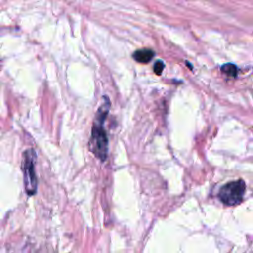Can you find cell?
<instances>
[{"mask_svg":"<svg viewBox=\"0 0 253 253\" xmlns=\"http://www.w3.org/2000/svg\"><path fill=\"white\" fill-rule=\"evenodd\" d=\"M110 108V102L106 97V103H104L98 110L96 118L94 120V125L92 128L91 145L93 152L101 160H105L108 152V138L104 129V122L107 117Z\"/></svg>","mask_w":253,"mask_h":253,"instance_id":"1","label":"cell"},{"mask_svg":"<svg viewBox=\"0 0 253 253\" xmlns=\"http://www.w3.org/2000/svg\"><path fill=\"white\" fill-rule=\"evenodd\" d=\"M245 183L242 180L231 181L223 185L219 192V200L226 206H235L241 203L245 193Z\"/></svg>","mask_w":253,"mask_h":253,"instance_id":"2","label":"cell"},{"mask_svg":"<svg viewBox=\"0 0 253 253\" xmlns=\"http://www.w3.org/2000/svg\"><path fill=\"white\" fill-rule=\"evenodd\" d=\"M36 152L34 149H28L23 155V172H24V184L28 195L32 196L37 192V177L35 172Z\"/></svg>","mask_w":253,"mask_h":253,"instance_id":"3","label":"cell"},{"mask_svg":"<svg viewBox=\"0 0 253 253\" xmlns=\"http://www.w3.org/2000/svg\"><path fill=\"white\" fill-rule=\"evenodd\" d=\"M154 56V51L149 48H143L138 49L133 52L132 57L140 63H148Z\"/></svg>","mask_w":253,"mask_h":253,"instance_id":"4","label":"cell"},{"mask_svg":"<svg viewBox=\"0 0 253 253\" xmlns=\"http://www.w3.org/2000/svg\"><path fill=\"white\" fill-rule=\"evenodd\" d=\"M221 71L225 74H227L228 76H232V77H235L236 74H237V67L232 64V63H227V64H224L221 66Z\"/></svg>","mask_w":253,"mask_h":253,"instance_id":"5","label":"cell"},{"mask_svg":"<svg viewBox=\"0 0 253 253\" xmlns=\"http://www.w3.org/2000/svg\"><path fill=\"white\" fill-rule=\"evenodd\" d=\"M163 68H164V63H163L161 60L156 61V62H155V64H154V66H153L154 72H155L156 74H158V75H160V74L162 73Z\"/></svg>","mask_w":253,"mask_h":253,"instance_id":"6","label":"cell"}]
</instances>
